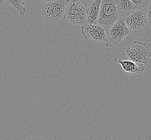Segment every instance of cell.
<instances>
[{
	"instance_id": "cell-2",
	"label": "cell",
	"mask_w": 151,
	"mask_h": 140,
	"mask_svg": "<svg viewBox=\"0 0 151 140\" xmlns=\"http://www.w3.org/2000/svg\"><path fill=\"white\" fill-rule=\"evenodd\" d=\"M125 55L136 64L148 67L151 63V49L145 43L135 40L123 48Z\"/></svg>"
},
{
	"instance_id": "cell-11",
	"label": "cell",
	"mask_w": 151,
	"mask_h": 140,
	"mask_svg": "<svg viewBox=\"0 0 151 140\" xmlns=\"http://www.w3.org/2000/svg\"><path fill=\"white\" fill-rule=\"evenodd\" d=\"M0 2H4L10 6H13L19 12V15L22 16L25 15L26 9L23 0H0Z\"/></svg>"
},
{
	"instance_id": "cell-7",
	"label": "cell",
	"mask_w": 151,
	"mask_h": 140,
	"mask_svg": "<svg viewBox=\"0 0 151 140\" xmlns=\"http://www.w3.org/2000/svg\"><path fill=\"white\" fill-rule=\"evenodd\" d=\"M83 37L96 43L106 42V30L97 24H85L81 27Z\"/></svg>"
},
{
	"instance_id": "cell-9",
	"label": "cell",
	"mask_w": 151,
	"mask_h": 140,
	"mask_svg": "<svg viewBox=\"0 0 151 140\" xmlns=\"http://www.w3.org/2000/svg\"><path fill=\"white\" fill-rule=\"evenodd\" d=\"M114 61L121 65L125 72L129 75L134 76L142 73L144 70L142 65L136 64L133 61L129 60H122L121 58H115Z\"/></svg>"
},
{
	"instance_id": "cell-8",
	"label": "cell",
	"mask_w": 151,
	"mask_h": 140,
	"mask_svg": "<svg viewBox=\"0 0 151 140\" xmlns=\"http://www.w3.org/2000/svg\"><path fill=\"white\" fill-rule=\"evenodd\" d=\"M102 0H91L87 5L86 24H97Z\"/></svg>"
},
{
	"instance_id": "cell-4",
	"label": "cell",
	"mask_w": 151,
	"mask_h": 140,
	"mask_svg": "<svg viewBox=\"0 0 151 140\" xmlns=\"http://www.w3.org/2000/svg\"><path fill=\"white\" fill-rule=\"evenodd\" d=\"M114 0H102L97 25L106 30L111 27L119 18Z\"/></svg>"
},
{
	"instance_id": "cell-6",
	"label": "cell",
	"mask_w": 151,
	"mask_h": 140,
	"mask_svg": "<svg viewBox=\"0 0 151 140\" xmlns=\"http://www.w3.org/2000/svg\"><path fill=\"white\" fill-rule=\"evenodd\" d=\"M125 25L131 32H142L148 24L145 10L137 9L124 18Z\"/></svg>"
},
{
	"instance_id": "cell-13",
	"label": "cell",
	"mask_w": 151,
	"mask_h": 140,
	"mask_svg": "<svg viewBox=\"0 0 151 140\" xmlns=\"http://www.w3.org/2000/svg\"><path fill=\"white\" fill-rule=\"evenodd\" d=\"M145 11L146 13V16H147V19L148 21V23L151 25V2L148 3Z\"/></svg>"
},
{
	"instance_id": "cell-14",
	"label": "cell",
	"mask_w": 151,
	"mask_h": 140,
	"mask_svg": "<svg viewBox=\"0 0 151 140\" xmlns=\"http://www.w3.org/2000/svg\"><path fill=\"white\" fill-rule=\"evenodd\" d=\"M40 2H43V3H49V2H53V1H55V0H40Z\"/></svg>"
},
{
	"instance_id": "cell-3",
	"label": "cell",
	"mask_w": 151,
	"mask_h": 140,
	"mask_svg": "<svg viewBox=\"0 0 151 140\" xmlns=\"http://www.w3.org/2000/svg\"><path fill=\"white\" fill-rule=\"evenodd\" d=\"M106 48L121 47L124 38L130 35L131 31L125 25L124 18L119 17L111 27L106 30Z\"/></svg>"
},
{
	"instance_id": "cell-10",
	"label": "cell",
	"mask_w": 151,
	"mask_h": 140,
	"mask_svg": "<svg viewBox=\"0 0 151 140\" xmlns=\"http://www.w3.org/2000/svg\"><path fill=\"white\" fill-rule=\"evenodd\" d=\"M119 17L125 18L137 9L130 0H114Z\"/></svg>"
},
{
	"instance_id": "cell-1",
	"label": "cell",
	"mask_w": 151,
	"mask_h": 140,
	"mask_svg": "<svg viewBox=\"0 0 151 140\" xmlns=\"http://www.w3.org/2000/svg\"><path fill=\"white\" fill-rule=\"evenodd\" d=\"M87 4L84 0H67L65 19L70 24L82 25L86 24Z\"/></svg>"
},
{
	"instance_id": "cell-5",
	"label": "cell",
	"mask_w": 151,
	"mask_h": 140,
	"mask_svg": "<svg viewBox=\"0 0 151 140\" xmlns=\"http://www.w3.org/2000/svg\"><path fill=\"white\" fill-rule=\"evenodd\" d=\"M66 0H55L45 3L42 7V15L47 22L55 23L65 19Z\"/></svg>"
},
{
	"instance_id": "cell-12",
	"label": "cell",
	"mask_w": 151,
	"mask_h": 140,
	"mask_svg": "<svg viewBox=\"0 0 151 140\" xmlns=\"http://www.w3.org/2000/svg\"><path fill=\"white\" fill-rule=\"evenodd\" d=\"M138 9L146 10L148 4V0H130Z\"/></svg>"
}]
</instances>
